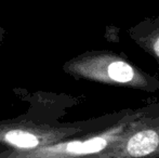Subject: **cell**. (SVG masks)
Instances as JSON below:
<instances>
[{
  "mask_svg": "<svg viewBox=\"0 0 159 158\" xmlns=\"http://www.w3.org/2000/svg\"><path fill=\"white\" fill-rule=\"evenodd\" d=\"M159 143L158 134L155 131H143L131 138L127 146L129 154L133 157H142L153 153Z\"/></svg>",
  "mask_w": 159,
  "mask_h": 158,
  "instance_id": "obj_1",
  "label": "cell"
},
{
  "mask_svg": "<svg viewBox=\"0 0 159 158\" xmlns=\"http://www.w3.org/2000/svg\"><path fill=\"white\" fill-rule=\"evenodd\" d=\"M106 145V141L101 138L89 140L87 142H73L68 144L67 151L73 153H80V154H87V153H95L102 150Z\"/></svg>",
  "mask_w": 159,
  "mask_h": 158,
  "instance_id": "obj_2",
  "label": "cell"
},
{
  "mask_svg": "<svg viewBox=\"0 0 159 158\" xmlns=\"http://www.w3.org/2000/svg\"><path fill=\"white\" fill-rule=\"evenodd\" d=\"M108 75L118 82H129L133 78V70L125 62H114L108 66Z\"/></svg>",
  "mask_w": 159,
  "mask_h": 158,
  "instance_id": "obj_3",
  "label": "cell"
},
{
  "mask_svg": "<svg viewBox=\"0 0 159 158\" xmlns=\"http://www.w3.org/2000/svg\"><path fill=\"white\" fill-rule=\"evenodd\" d=\"M7 141L19 147H34L38 144V139L35 135L23 131H12L6 137Z\"/></svg>",
  "mask_w": 159,
  "mask_h": 158,
  "instance_id": "obj_4",
  "label": "cell"
},
{
  "mask_svg": "<svg viewBox=\"0 0 159 158\" xmlns=\"http://www.w3.org/2000/svg\"><path fill=\"white\" fill-rule=\"evenodd\" d=\"M154 49H155V52L156 54L159 56V38L157 39V41L155 42V46H154Z\"/></svg>",
  "mask_w": 159,
  "mask_h": 158,
  "instance_id": "obj_5",
  "label": "cell"
}]
</instances>
